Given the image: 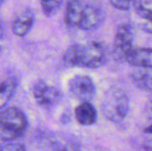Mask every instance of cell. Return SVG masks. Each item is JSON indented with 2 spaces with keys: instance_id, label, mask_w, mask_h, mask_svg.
<instances>
[{
  "instance_id": "16",
  "label": "cell",
  "mask_w": 152,
  "mask_h": 151,
  "mask_svg": "<svg viewBox=\"0 0 152 151\" xmlns=\"http://www.w3.org/2000/svg\"><path fill=\"white\" fill-rule=\"evenodd\" d=\"M110 4L119 11H128L133 6V0H110Z\"/></svg>"
},
{
  "instance_id": "10",
  "label": "cell",
  "mask_w": 152,
  "mask_h": 151,
  "mask_svg": "<svg viewBox=\"0 0 152 151\" xmlns=\"http://www.w3.org/2000/svg\"><path fill=\"white\" fill-rule=\"evenodd\" d=\"M75 117L78 124L89 126L95 124L97 120V111L90 102H81L75 109Z\"/></svg>"
},
{
  "instance_id": "13",
  "label": "cell",
  "mask_w": 152,
  "mask_h": 151,
  "mask_svg": "<svg viewBox=\"0 0 152 151\" xmlns=\"http://www.w3.org/2000/svg\"><path fill=\"white\" fill-rule=\"evenodd\" d=\"M16 88V83L13 79H5L0 82V109L7 105L12 98Z\"/></svg>"
},
{
  "instance_id": "9",
  "label": "cell",
  "mask_w": 152,
  "mask_h": 151,
  "mask_svg": "<svg viewBox=\"0 0 152 151\" xmlns=\"http://www.w3.org/2000/svg\"><path fill=\"white\" fill-rule=\"evenodd\" d=\"M35 21V16L30 10L21 12L13 20L12 24V31L18 36H26L32 28Z\"/></svg>"
},
{
  "instance_id": "1",
  "label": "cell",
  "mask_w": 152,
  "mask_h": 151,
  "mask_svg": "<svg viewBox=\"0 0 152 151\" xmlns=\"http://www.w3.org/2000/svg\"><path fill=\"white\" fill-rule=\"evenodd\" d=\"M63 60L71 67L98 69L107 62V50L104 44L98 41L75 44L66 50Z\"/></svg>"
},
{
  "instance_id": "3",
  "label": "cell",
  "mask_w": 152,
  "mask_h": 151,
  "mask_svg": "<svg viewBox=\"0 0 152 151\" xmlns=\"http://www.w3.org/2000/svg\"><path fill=\"white\" fill-rule=\"evenodd\" d=\"M28 127L26 116L17 108H9L0 113L1 143H10L23 135Z\"/></svg>"
},
{
  "instance_id": "4",
  "label": "cell",
  "mask_w": 152,
  "mask_h": 151,
  "mask_svg": "<svg viewBox=\"0 0 152 151\" xmlns=\"http://www.w3.org/2000/svg\"><path fill=\"white\" fill-rule=\"evenodd\" d=\"M69 93L81 102H90L96 93L93 79L86 75H76L69 81Z\"/></svg>"
},
{
  "instance_id": "18",
  "label": "cell",
  "mask_w": 152,
  "mask_h": 151,
  "mask_svg": "<svg viewBox=\"0 0 152 151\" xmlns=\"http://www.w3.org/2000/svg\"><path fill=\"white\" fill-rule=\"evenodd\" d=\"M142 29L146 33H152V15L149 18L143 20V22L142 24Z\"/></svg>"
},
{
  "instance_id": "21",
  "label": "cell",
  "mask_w": 152,
  "mask_h": 151,
  "mask_svg": "<svg viewBox=\"0 0 152 151\" xmlns=\"http://www.w3.org/2000/svg\"><path fill=\"white\" fill-rule=\"evenodd\" d=\"M3 2H4V0H0V6L2 5V4H3Z\"/></svg>"
},
{
  "instance_id": "12",
  "label": "cell",
  "mask_w": 152,
  "mask_h": 151,
  "mask_svg": "<svg viewBox=\"0 0 152 151\" xmlns=\"http://www.w3.org/2000/svg\"><path fill=\"white\" fill-rule=\"evenodd\" d=\"M84 5L85 4L80 0H70L68 3L64 18L67 25L72 27L78 26Z\"/></svg>"
},
{
  "instance_id": "14",
  "label": "cell",
  "mask_w": 152,
  "mask_h": 151,
  "mask_svg": "<svg viewBox=\"0 0 152 151\" xmlns=\"http://www.w3.org/2000/svg\"><path fill=\"white\" fill-rule=\"evenodd\" d=\"M136 13L143 20L152 15V0H133Z\"/></svg>"
},
{
  "instance_id": "20",
  "label": "cell",
  "mask_w": 152,
  "mask_h": 151,
  "mask_svg": "<svg viewBox=\"0 0 152 151\" xmlns=\"http://www.w3.org/2000/svg\"><path fill=\"white\" fill-rule=\"evenodd\" d=\"M144 133H148V134H152V123L148 126V127L145 128Z\"/></svg>"
},
{
  "instance_id": "6",
  "label": "cell",
  "mask_w": 152,
  "mask_h": 151,
  "mask_svg": "<svg viewBox=\"0 0 152 151\" xmlns=\"http://www.w3.org/2000/svg\"><path fill=\"white\" fill-rule=\"evenodd\" d=\"M32 93L40 106H50L57 102L61 98V92L55 86L46 84L45 81H37L33 88Z\"/></svg>"
},
{
  "instance_id": "5",
  "label": "cell",
  "mask_w": 152,
  "mask_h": 151,
  "mask_svg": "<svg viewBox=\"0 0 152 151\" xmlns=\"http://www.w3.org/2000/svg\"><path fill=\"white\" fill-rule=\"evenodd\" d=\"M134 32L130 25L125 24L118 28L113 45V52L116 59L126 61L127 55L134 49Z\"/></svg>"
},
{
  "instance_id": "15",
  "label": "cell",
  "mask_w": 152,
  "mask_h": 151,
  "mask_svg": "<svg viewBox=\"0 0 152 151\" xmlns=\"http://www.w3.org/2000/svg\"><path fill=\"white\" fill-rule=\"evenodd\" d=\"M63 0H41V9L46 17H52L55 15L61 4Z\"/></svg>"
},
{
  "instance_id": "8",
  "label": "cell",
  "mask_w": 152,
  "mask_h": 151,
  "mask_svg": "<svg viewBox=\"0 0 152 151\" xmlns=\"http://www.w3.org/2000/svg\"><path fill=\"white\" fill-rule=\"evenodd\" d=\"M126 61L136 68L152 69V48L134 47Z\"/></svg>"
},
{
  "instance_id": "19",
  "label": "cell",
  "mask_w": 152,
  "mask_h": 151,
  "mask_svg": "<svg viewBox=\"0 0 152 151\" xmlns=\"http://www.w3.org/2000/svg\"><path fill=\"white\" fill-rule=\"evenodd\" d=\"M139 151H152V142L143 144Z\"/></svg>"
},
{
  "instance_id": "22",
  "label": "cell",
  "mask_w": 152,
  "mask_h": 151,
  "mask_svg": "<svg viewBox=\"0 0 152 151\" xmlns=\"http://www.w3.org/2000/svg\"><path fill=\"white\" fill-rule=\"evenodd\" d=\"M63 151H77V150H63Z\"/></svg>"
},
{
  "instance_id": "11",
  "label": "cell",
  "mask_w": 152,
  "mask_h": 151,
  "mask_svg": "<svg viewBox=\"0 0 152 151\" xmlns=\"http://www.w3.org/2000/svg\"><path fill=\"white\" fill-rule=\"evenodd\" d=\"M130 77L136 87L152 92V69L137 68L132 71Z\"/></svg>"
},
{
  "instance_id": "7",
  "label": "cell",
  "mask_w": 152,
  "mask_h": 151,
  "mask_svg": "<svg viewBox=\"0 0 152 151\" xmlns=\"http://www.w3.org/2000/svg\"><path fill=\"white\" fill-rule=\"evenodd\" d=\"M103 20V11L100 7L93 4H85L77 27L82 30H92L98 28Z\"/></svg>"
},
{
  "instance_id": "17",
  "label": "cell",
  "mask_w": 152,
  "mask_h": 151,
  "mask_svg": "<svg viewBox=\"0 0 152 151\" xmlns=\"http://www.w3.org/2000/svg\"><path fill=\"white\" fill-rule=\"evenodd\" d=\"M0 151H26V148L21 143H6L0 147Z\"/></svg>"
},
{
  "instance_id": "2",
  "label": "cell",
  "mask_w": 152,
  "mask_h": 151,
  "mask_svg": "<svg viewBox=\"0 0 152 151\" xmlns=\"http://www.w3.org/2000/svg\"><path fill=\"white\" fill-rule=\"evenodd\" d=\"M130 101L127 93L119 87H110L104 94L102 111L112 123L123 122L129 112Z\"/></svg>"
}]
</instances>
